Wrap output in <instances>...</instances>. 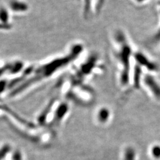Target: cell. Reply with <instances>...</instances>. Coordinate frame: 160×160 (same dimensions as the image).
Wrapping results in <instances>:
<instances>
[{"label": "cell", "instance_id": "1", "mask_svg": "<svg viewBox=\"0 0 160 160\" xmlns=\"http://www.w3.org/2000/svg\"><path fill=\"white\" fill-rule=\"evenodd\" d=\"M112 39L113 57L119 69L120 84L125 86L129 82L135 52L126 34L121 30L114 32Z\"/></svg>", "mask_w": 160, "mask_h": 160}, {"label": "cell", "instance_id": "8", "mask_svg": "<svg viewBox=\"0 0 160 160\" xmlns=\"http://www.w3.org/2000/svg\"><path fill=\"white\" fill-rule=\"evenodd\" d=\"M14 149L11 144L5 143L0 145V160H7L10 158Z\"/></svg>", "mask_w": 160, "mask_h": 160}, {"label": "cell", "instance_id": "11", "mask_svg": "<svg viewBox=\"0 0 160 160\" xmlns=\"http://www.w3.org/2000/svg\"><path fill=\"white\" fill-rule=\"evenodd\" d=\"M10 160H24L23 152L20 149H14Z\"/></svg>", "mask_w": 160, "mask_h": 160}, {"label": "cell", "instance_id": "4", "mask_svg": "<svg viewBox=\"0 0 160 160\" xmlns=\"http://www.w3.org/2000/svg\"><path fill=\"white\" fill-rule=\"evenodd\" d=\"M69 112V106L67 102H59L55 109L51 126H59L63 123Z\"/></svg>", "mask_w": 160, "mask_h": 160}, {"label": "cell", "instance_id": "9", "mask_svg": "<svg viewBox=\"0 0 160 160\" xmlns=\"http://www.w3.org/2000/svg\"><path fill=\"white\" fill-rule=\"evenodd\" d=\"M110 111L106 108H103L100 109L97 113V119L100 123H106L109 120L110 118Z\"/></svg>", "mask_w": 160, "mask_h": 160}, {"label": "cell", "instance_id": "5", "mask_svg": "<svg viewBox=\"0 0 160 160\" xmlns=\"http://www.w3.org/2000/svg\"><path fill=\"white\" fill-rule=\"evenodd\" d=\"M133 57L135 61L142 69H145L149 72H155L158 71V66L146 57L143 53L135 52Z\"/></svg>", "mask_w": 160, "mask_h": 160}, {"label": "cell", "instance_id": "10", "mask_svg": "<svg viewBox=\"0 0 160 160\" xmlns=\"http://www.w3.org/2000/svg\"><path fill=\"white\" fill-rule=\"evenodd\" d=\"M124 160H135L136 152L132 147H128L125 149L124 152Z\"/></svg>", "mask_w": 160, "mask_h": 160}, {"label": "cell", "instance_id": "3", "mask_svg": "<svg viewBox=\"0 0 160 160\" xmlns=\"http://www.w3.org/2000/svg\"><path fill=\"white\" fill-rule=\"evenodd\" d=\"M59 102L56 98H52L48 102L37 117L38 125L43 128L51 126L55 110Z\"/></svg>", "mask_w": 160, "mask_h": 160}, {"label": "cell", "instance_id": "12", "mask_svg": "<svg viewBox=\"0 0 160 160\" xmlns=\"http://www.w3.org/2000/svg\"><path fill=\"white\" fill-rule=\"evenodd\" d=\"M152 156L155 159H160V145H155L151 149Z\"/></svg>", "mask_w": 160, "mask_h": 160}, {"label": "cell", "instance_id": "7", "mask_svg": "<svg viewBox=\"0 0 160 160\" xmlns=\"http://www.w3.org/2000/svg\"><path fill=\"white\" fill-rule=\"evenodd\" d=\"M143 82L154 96L160 100V84L154 77L151 74L145 75L143 77Z\"/></svg>", "mask_w": 160, "mask_h": 160}, {"label": "cell", "instance_id": "2", "mask_svg": "<svg viewBox=\"0 0 160 160\" xmlns=\"http://www.w3.org/2000/svg\"><path fill=\"white\" fill-rule=\"evenodd\" d=\"M0 119L10 124L17 131L22 133L25 138L32 141L45 142L49 141L50 133L42 130L46 128L24 119L13 110L3 104H0Z\"/></svg>", "mask_w": 160, "mask_h": 160}, {"label": "cell", "instance_id": "6", "mask_svg": "<svg viewBox=\"0 0 160 160\" xmlns=\"http://www.w3.org/2000/svg\"><path fill=\"white\" fill-rule=\"evenodd\" d=\"M157 11L158 12L159 15L158 25L154 34H152L148 40L147 45L151 48H153L152 50H154L160 57V1L157 5Z\"/></svg>", "mask_w": 160, "mask_h": 160}]
</instances>
